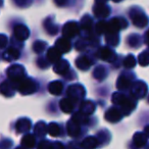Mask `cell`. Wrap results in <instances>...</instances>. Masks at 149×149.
I'll use <instances>...</instances> for the list:
<instances>
[{"mask_svg":"<svg viewBox=\"0 0 149 149\" xmlns=\"http://www.w3.org/2000/svg\"><path fill=\"white\" fill-rule=\"evenodd\" d=\"M111 101L114 105L120 106L123 113L126 116L130 114L136 108V100L127 97L125 94L120 93V92H116L112 94Z\"/></svg>","mask_w":149,"mask_h":149,"instance_id":"6da1fadb","label":"cell"},{"mask_svg":"<svg viewBox=\"0 0 149 149\" xmlns=\"http://www.w3.org/2000/svg\"><path fill=\"white\" fill-rule=\"evenodd\" d=\"M128 44L133 48H137L141 46L142 42H141V37L137 34H133L128 38Z\"/></svg>","mask_w":149,"mask_h":149,"instance_id":"d6a6232c","label":"cell"},{"mask_svg":"<svg viewBox=\"0 0 149 149\" xmlns=\"http://www.w3.org/2000/svg\"><path fill=\"white\" fill-rule=\"evenodd\" d=\"M13 2L19 7H28L33 3V0H13Z\"/></svg>","mask_w":149,"mask_h":149,"instance_id":"f35d334b","label":"cell"},{"mask_svg":"<svg viewBox=\"0 0 149 149\" xmlns=\"http://www.w3.org/2000/svg\"><path fill=\"white\" fill-rule=\"evenodd\" d=\"M99 58L104 60V61L112 62L116 58V54L111 48L105 46V47H102L99 50Z\"/></svg>","mask_w":149,"mask_h":149,"instance_id":"4fadbf2b","label":"cell"},{"mask_svg":"<svg viewBox=\"0 0 149 149\" xmlns=\"http://www.w3.org/2000/svg\"><path fill=\"white\" fill-rule=\"evenodd\" d=\"M37 63H38V66L41 68H48V64H49V61L47 59H44V58H39L37 60Z\"/></svg>","mask_w":149,"mask_h":149,"instance_id":"ab89813d","label":"cell"},{"mask_svg":"<svg viewBox=\"0 0 149 149\" xmlns=\"http://www.w3.org/2000/svg\"><path fill=\"white\" fill-rule=\"evenodd\" d=\"M70 70V62L65 59H60L58 62H56L53 65L54 72L58 74H64Z\"/></svg>","mask_w":149,"mask_h":149,"instance_id":"ffe728a7","label":"cell"},{"mask_svg":"<svg viewBox=\"0 0 149 149\" xmlns=\"http://www.w3.org/2000/svg\"><path fill=\"white\" fill-rule=\"evenodd\" d=\"M62 53L54 46V47H50L47 50V54H46V59L51 63H56L61 59Z\"/></svg>","mask_w":149,"mask_h":149,"instance_id":"2e32d148","label":"cell"},{"mask_svg":"<svg viewBox=\"0 0 149 149\" xmlns=\"http://www.w3.org/2000/svg\"><path fill=\"white\" fill-rule=\"evenodd\" d=\"M106 1L107 0H95L96 4H106Z\"/></svg>","mask_w":149,"mask_h":149,"instance_id":"bcb514c9","label":"cell"},{"mask_svg":"<svg viewBox=\"0 0 149 149\" xmlns=\"http://www.w3.org/2000/svg\"><path fill=\"white\" fill-rule=\"evenodd\" d=\"M7 42H8V40H7V37L4 35V34L0 35V47L5 48L7 45Z\"/></svg>","mask_w":149,"mask_h":149,"instance_id":"b9f144b4","label":"cell"},{"mask_svg":"<svg viewBox=\"0 0 149 149\" xmlns=\"http://www.w3.org/2000/svg\"><path fill=\"white\" fill-rule=\"evenodd\" d=\"M133 142L136 145V147L141 148V147H144L147 143V135L145 133H135V135L133 136Z\"/></svg>","mask_w":149,"mask_h":149,"instance_id":"cb8c5ba5","label":"cell"},{"mask_svg":"<svg viewBox=\"0 0 149 149\" xmlns=\"http://www.w3.org/2000/svg\"><path fill=\"white\" fill-rule=\"evenodd\" d=\"M98 140L97 138L93 136L86 137L82 142V148L84 149H95L98 146Z\"/></svg>","mask_w":149,"mask_h":149,"instance_id":"4316f807","label":"cell"},{"mask_svg":"<svg viewBox=\"0 0 149 149\" xmlns=\"http://www.w3.org/2000/svg\"><path fill=\"white\" fill-rule=\"evenodd\" d=\"M123 116L124 114H123V111L120 108H118L116 106H112V107L108 108L106 110L104 118L109 123H118L123 118Z\"/></svg>","mask_w":149,"mask_h":149,"instance_id":"9c48e42d","label":"cell"},{"mask_svg":"<svg viewBox=\"0 0 149 149\" xmlns=\"http://www.w3.org/2000/svg\"><path fill=\"white\" fill-rule=\"evenodd\" d=\"M130 17L132 19V23L137 28H145L149 23V19L144 11L140 8L134 7L130 10Z\"/></svg>","mask_w":149,"mask_h":149,"instance_id":"3957f363","label":"cell"},{"mask_svg":"<svg viewBox=\"0 0 149 149\" xmlns=\"http://www.w3.org/2000/svg\"><path fill=\"white\" fill-rule=\"evenodd\" d=\"M148 102H149V96H148Z\"/></svg>","mask_w":149,"mask_h":149,"instance_id":"816d5d0a","label":"cell"},{"mask_svg":"<svg viewBox=\"0 0 149 149\" xmlns=\"http://www.w3.org/2000/svg\"><path fill=\"white\" fill-rule=\"evenodd\" d=\"M44 29L46 30V32H47L48 34L54 36L58 31V26L55 25V23H54L51 17H48V19H46L45 22H44Z\"/></svg>","mask_w":149,"mask_h":149,"instance_id":"484cf974","label":"cell"},{"mask_svg":"<svg viewBox=\"0 0 149 149\" xmlns=\"http://www.w3.org/2000/svg\"><path fill=\"white\" fill-rule=\"evenodd\" d=\"M113 1H114V2H120V0H113Z\"/></svg>","mask_w":149,"mask_h":149,"instance_id":"681fc988","label":"cell"},{"mask_svg":"<svg viewBox=\"0 0 149 149\" xmlns=\"http://www.w3.org/2000/svg\"><path fill=\"white\" fill-rule=\"evenodd\" d=\"M17 89L22 95H30L37 91V83L31 78H26L17 85Z\"/></svg>","mask_w":149,"mask_h":149,"instance_id":"277c9868","label":"cell"},{"mask_svg":"<svg viewBox=\"0 0 149 149\" xmlns=\"http://www.w3.org/2000/svg\"><path fill=\"white\" fill-rule=\"evenodd\" d=\"M13 34L19 41H26L30 37V30L28 29L27 26L23 25V24H19L13 29Z\"/></svg>","mask_w":149,"mask_h":149,"instance_id":"30bf717a","label":"cell"},{"mask_svg":"<svg viewBox=\"0 0 149 149\" xmlns=\"http://www.w3.org/2000/svg\"><path fill=\"white\" fill-rule=\"evenodd\" d=\"M81 125L79 123H77L74 120L70 118L68 123V126H66V130H68V134L70 137H78L81 133Z\"/></svg>","mask_w":149,"mask_h":149,"instance_id":"e0dca14e","label":"cell"},{"mask_svg":"<svg viewBox=\"0 0 149 149\" xmlns=\"http://www.w3.org/2000/svg\"><path fill=\"white\" fill-rule=\"evenodd\" d=\"M107 77V70L103 65H98L93 70V78L98 81H103Z\"/></svg>","mask_w":149,"mask_h":149,"instance_id":"83f0119b","label":"cell"},{"mask_svg":"<svg viewBox=\"0 0 149 149\" xmlns=\"http://www.w3.org/2000/svg\"><path fill=\"white\" fill-rule=\"evenodd\" d=\"M36 138L32 134H27L22 138V145L28 149H31L35 146Z\"/></svg>","mask_w":149,"mask_h":149,"instance_id":"f1b7e54d","label":"cell"},{"mask_svg":"<svg viewBox=\"0 0 149 149\" xmlns=\"http://www.w3.org/2000/svg\"><path fill=\"white\" fill-rule=\"evenodd\" d=\"M92 25H93V19H92V17H90L88 15H84L83 19H81V27H82V29L88 31V30H90L92 28Z\"/></svg>","mask_w":149,"mask_h":149,"instance_id":"74e56055","label":"cell"},{"mask_svg":"<svg viewBox=\"0 0 149 149\" xmlns=\"http://www.w3.org/2000/svg\"><path fill=\"white\" fill-rule=\"evenodd\" d=\"M51 149H64L63 145L59 142H55V143H52V147Z\"/></svg>","mask_w":149,"mask_h":149,"instance_id":"f6af8a7d","label":"cell"},{"mask_svg":"<svg viewBox=\"0 0 149 149\" xmlns=\"http://www.w3.org/2000/svg\"><path fill=\"white\" fill-rule=\"evenodd\" d=\"M145 37H146V43H147V45L149 46V30L146 32V36H145Z\"/></svg>","mask_w":149,"mask_h":149,"instance_id":"7dc6e473","label":"cell"},{"mask_svg":"<svg viewBox=\"0 0 149 149\" xmlns=\"http://www.w3.org/2000/svg\"><path fill=\"white\" fill-rule=\"evenodd\" d=\"M95 104L93 101H90V100H84L82 101L81 105H80V112H82L85 116H91L94 111H95Z\"/></svg>","mask_w":149,"mask_h":149,"instance_id":"d6986e66","label":"cell"},{"mask_svg":"<svg viewBox=\"0 0 149 149\" xmlns=\"http://www.w3.org/2000/svg\"><path fill=\"white\" fill-rule=\"evenodd\" d=\"M91 65L92 60L86 55H81L76 59V66L81 70H88Z\"/></svg>","mask_w":149,"mask_h":149,"instance_id":"ac0fdd59","label":"cell"},{"mask_svg":"<svg viewBox=\"0 0 149 149\" xmlns=\"http://www.w3.org/2000/svg\"><path fill=\"white\" fill-rule=\"evenodd\" d=\"M76 47H77V49L79 50H85L86 49V44L84 41H82V40H80V41H78L77 43H76Z\"/></svg>","mask_w":149,"mask_h":149,"instance_id":"7bdbcfd3","label":"cell"},{"mask_svg":"<svg viewBox=\"0 0 149 149\" xmlns=\"http://www.w3.org/2000/svg\"><path fill=\"white\" fill-rule=\"evenodd\" d=\"M95 29H96V33H97L98 35H103V34L106 35L108 32V22H105V21H103V19H101V21L96 24Z\"/></svg>","mask_w":149,"mask_h":149,"instance_id":"1f68e13d","label":"cell"},{"mask_svg":"<svg viewBox=\"0 0 149 149\" xmlns=\"http://www.w3.org/2000/svg\"><path fill=\"white\" fill-rule=\"evenodd\" d=\"M46 48H47V43L42 41V40H37V41H35L33 44L34 52H36V53H38V54L42 53Z\"/></svg>","mask_w":149,"mask_h":149,"instance_id":"e575fe53","label":"cell"},{"mask_svg":"<svg viewBox=\"0 0 149 149\" xmlns=\"http://www.w3.org/2000/svg\"><path fill=\"white\" fill-rule=\"evenodd\" d=\"M136 58H135V56L133 55V54H129L128 56H126L124 59V61H123V64H124V68H135V65H136Z\"/></svg>","mask_w":149,"mask_h":149,"instance_id":"8d00e7d4","label":"cell"},{"mask_svg":"<svg viewBox=\"0 0 149 149\" xmlns=\"http://www.w3.org/2000/svg\"><path fill=\"white\" fill-rule=\"evenodd\" d=\"M52 143H50L49 141H42L38 146V149H51Z\"/></svg>","mask_w":149,"mask_h":149,"instance_id":"60d3db41","label":"cell"},{"mask_svg":"<svg viewBox=\"0 0 149 149\" xmlns=\"http://www.w3.org/2000/svg\"><path fill=\"white\" fill-rule=\"evenodd\" d=\"M147 85L143 81H137L131 87V95L135 99H142L147 94Z\"/></svg>","mask_w":149,"mask_h":149,"instance_id":"8992f818","label":"cell"},{"mask_svg":"<svg viewBox=\"0 0 149 149\" xmlns=\"http://www.w3.org/2000/svg\"><path fill=\"white\" fill-rule=\"evenodd\" d=\"M74 102L68 97L62 98L59 102L60 109H61V111L64 112V113H70V112L74 110Z\"/></svg>","mask_w":149,"mask_h":149,"instance_id":"44dd1931","label":"cell"},{"mask_svg":"<svg viewBox=\"0 0 149 149\" xmlns=\"http://www.w3.org/2000/svg\"><path fill=\"white\" fill-rule=\"evenodd\" d=\"M93 13L96 17L105 19L110 15V8L106 4H96L93 7Z\"/></svg>","mask_w":149,"mask_h":149,"instance_id":"7c38bea8","label":"cell"},{"mask_svg":"<svg viewBox=\"0 0 149 149\" xmlns=\"http://www.w3.org/2000/svg\"><path fill=\"white\" fill-rule=\"evenodd\" d=\"M0 90H1V93L4 96L13 97L15 93V90H17V85L13 84L11 81H4L1 84Z\"/></svg>","mask_w":149,"mask_h":149,"instance_id":"5bb4252c","label":"cell"},{"mask_svg":"<svg viewBox=\"0 0 149 149\" xmlns=\"http://www.w3.org/2000/svg\"><path fill=\"white\" fill-rule=\"evenodd\" d=\"M63 90V84L60 81H52L48 85V91L52 95H60Z\"/></svg>","mask_w":149,"mask_h":149,"instance_id":"603a6c76","label":"cell"},{"mask_svg":"<svg viewBox=\"0 0 149 149\" xmlns=\"http://www.w3.org/2000/svg\"><path fill=\"white\" fill-rule=\"evenodd\" d=\"M105 41L109 46H118L120 43V36L118 33H108L105 35Z\"/></svg>","mask_w":149,"mask_h":149,"instance_id":"f546056e","label":"cell"},{"mask_svg":"<svg viewBox=\"0 0 149 149\" xmlns=\"http://www.w3.org/2000/svg\"><path fill=\"white\" fill-rule=\"evenodd\" d=\"M132 78L126 74H122L120 77L118 78V81H116V88H118L120 91L122 90H127L130 87L133 86L132 83Z\"/></svg>","mask_w":149,"mask_h":149,"instance_id":"8fae6325","label":"cell"},{"mask_svg":"<svg viewBox=\"0 0 149 149\" xmlns=\"http://www.w3.org/2000/svg\"><path fill=\"white\" fill-rule=\"evenodd\" d=\"M145 134L147 135V137H149V126H147V127H145Z\"/></svg>","mask_w":149,"mask_h":149,"instance_id":"c3c4849f","label":"cell"},{"mask_svg":"<svg viewBox=\"0 0 149 149\" xmlns=\"http://www.w3.org/2000/svg\"><path fill=\"white\" fill-rule=\"evenodd\" d=\"M55 47L57 48L61 53H68V52H70V49H72V43H70V41L68 38L61 37L56 40Z\"/></svg>","mask_w":149,"mask_h":149,"instance_id":"9a60e30c","label":"cell"},{"mask_svg":"<svg viewBox=\"0 0 149 149\" xmlns=\"http://www.w3.org/2000/svg\"><path fill=\"white\" fill-rule=\"evenodd\" d=\"M7 77H8L9 81L17 85L19 82L27 78L25 68L21 64H13L7 70Z\"/></svg>","mask_w":149,"mask_h":149,"instance_id":"7a4b0ae2","label":"cell"},{"mask_svg":"<svg viewBox=\"0 0 149 149\" xmlns=\"http://www.w3.org/2000/svg\"><path fill=\"white\" fill-rule=\"evenodd\" d=\"M17 149H23V148H21V147H19V148H17Z\"/></svg>","mask_w":149,"mask_h":149,"instance_id":"f907efd6","label":"cell"},{"mask_svg":"<svg viewBox=\"0 0 149 149\" xmlns=\"http://www.w3.org/2000/svg\"><path fill=\"white\" fill-rule=\"evenodd\" d=\"M62 34L68 39L76 37L80 34V26L76 22H68L62 28Z\"/></svg>","mask_w":149,"mask_h":149,"instance_id":"ba28073f","label":"cell"},{"mask_svg":"<svg viewBox=\"0 0 149 149\" xmlns=\"http://www.w3.org/2000/svg\"><path fill=\"white\" fill-rule=\"evenodd\" d=\"M47 129H48V126H46L45 123L39 122L35 125V127H34V132H35V134L37 135V136L41 137V136H44L46 133H48Z\"/></svg>","mask_w":149,"mask_h":149,"instance_id":"4dcf8cb0","label":"cell"},{"mask_svg":"<svg viewBox=\"0 0 149 149\" xmlns=\"http://www.w3.org/2000/svg\"><path fill=\"white\" fill-rule=\"evenodd\" d=\"M68 2V0H54V3H55L57 6H64Z\"/></svg>","mask_w":149,"mask_h":149,"instance_id":"ee69618b","label":"cell"},{"mask_svg":"<svg viewBox=\"0 0 149 149\" xmlns=\"http://www.w3.org/2000/svg\"><path fill=\"white\" fill-rule=\"evenodd\" d=\"M48 134L50 135V136L52 137H57L60 135V127L58 126L56 123H50L49 125H48Z\"/></svg>","mask_w":149,"mask_h":149,"instance_id":"836d02e7","label":"cell"},{"mask_svg":"<svg viewBox=\"0 0 149 149\" xmlns=\"http://www.w3.org/2000/svg\"><path fill=\"white\" fill-rule=\"evenodd\" d=\"M138 62L140 65L147 66L149 65V50H145V51L141 52L138 56Z\"/></svg>","mask_w":149,"mask_h":149,"instance_id":"d590c367","label":"cell"},{"mask_svg":"<svg viewBox=\"0 0 149 149\" xmlns=\"http://www.w3.org/2000/svg\"><path fill=\"white\" fill-rule=\"evenodd\" d=\"M32 124H31V120L27 118H19V120L17 122V131L19 133H26L31 129Z\"/></svg>","mask_w":149,"mask_h":149,"instance_id":"7402d4cb","label":"cell"},{"mask_svg":"<svg viewBox=\"0 0 149 149\" xmlns=\"http://www.w3.org/2000/svg\"><path fill=\"white\" fill-rule=\"evenodd\" d=\"M66 94L68 97L70 98L74 102L82 100L86 95V90L84 86L80 85V84H74L70 85L66 90Z\"/></svg>","mask_w":149,"mask_h":149,"instance_id":"5b68a950","label":"cell"},{"mask_svg":"<svg viewBox=\"0 0 149 149\" xmlns=\"http://www.w3.org/2000/svg\"><path fill=\"white\" fill-rule=\"evenodd\" d=\"M128 22L124 17H113L108 22V33H118L122 29L128 27Z\"/></svg>","mask_w":149,"mask_h":149,"instance_id":"52a82bcc","label":"cell"},{"mask_svg":"<svg viewBox=\"0 0 149 149\" xmlns=\"http://www.w3.org/2000/svg\"><path fill=\"white\" fill-rule=\"evenodd\" d=\"M19 50L17 49V48L10 47L6 50V51L3 53V59L7 60V61H11V60H15L19 58Z\"/></svg>","mask_w":149,"mask_h":149,"instance_id":"d4e9b609","label":"cell"}]
</instances>
